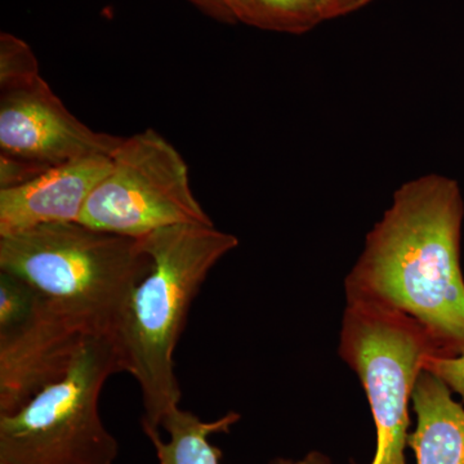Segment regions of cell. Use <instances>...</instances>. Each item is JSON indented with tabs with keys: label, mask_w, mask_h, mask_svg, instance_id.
I'll return each mask as SVG.
<instances>
[{
	"label": "cell",
	"mask_w": 464,
	"mask_h": 464,
	"mask_svg": "<svg viewBox=\"0 0 464 464\" xmlns=\"http://www.w3.org/2000/svg\"><path fill=\"white\" fill-rule=\"evenodd\" d=\"M42 301L43 295L32 284L0 271V334L26 323Z\"/></svg>",
	"instance_id": "obj_13"
},
{
	"label": "cell",
	"mask_w": 464,
	"mask_h": 464,
	"mask_svg": "<svg viewBox=\"0 0 464 464\" xmlns=\"http://www.w3.org/2000/svg\"><path fill=\"white\" fill-rule=\"evenodd\" d=\"M324 21L355 14L371 5L373 0H319Z\"/></svg>",
	"instance_id": "obj_15"
},
{
	"label": "cell",
	"mask_w": 464,
	"mask_h": 464,
	"mask_svg": "<svg viewBox=\"0 0 464 464\" xmlns=\"http://www.w3.org/2000/svg\"><path fill=\"white\" fill-rule=\"evenodd\" d=\"M140 240L152 259L151 270L127 299L111 334L121 372L132 375L141 391L142 429L151 440L160 436L163 420L181 401L174 351L192 302L239 239L215 225L185 224Z\"/></svg>",
	"instance_id": "obj_2"
},
{
	"label": "cell",
	"mask_w": 464,
	"mask_h": 464,
	"mask_svg": "<svg viewBox=\"0 0 464 464\" xmlns=\"http://www.w3.org/2000/svg\"><path fill=\"white\" fill-rule=\"evenodd\" d=\"M110 168L111 157L93 155L48 168L21 185L0 188V237L35 226L79 221Z\"/></svg>",
	"instance_id": "obj_9"
},
{
	"label": "cell",
	"mask_w": 464,
	"mask_h": 464,
	"mask_svg": "<svg viewBox=\"0 0 464 464\" xmlns=\"http://www.w3.org/2000/svg\"><path fill=\"white\" fill-rule=\"evenodd\" d=\"M338 353L359 377L371 405L377 435L371 464H406L409 404L424 360L438 355L429 335L404 314L346 298Z\"/></svg>",
	"instance_id": "obj_5"
},
{
	"label": "cell",
	"mask_w": 464,
	"mask_h": 464,
	"mask_svg": "<svg viewBox=\"0 0 464 464\" xmlns=\"http://www.w3.org/2000/svg\"><path fill=\"white\" fill-rule=\"evenodd\" d=\"M235 23L302 35L323 23L319 0H224Z\"/></svg>",
	"instance_id": "obj_12"
},
{
	"label": "cell",
	"mask_w": 464,
	"mask_h": 464,
	"mask_svg": "<svg viewBox=\"0 0 464 464\" xmlns=\"http://www.w3.org/2000/svg\"><path fill=\"white\" fill-rule=\"evenodd\" d=\"M79 222L134 239L174 225H215L192 192L185 159L151 128L124 137Z\"/></svg>",
	"instance_id": "obj_6"
},
{
	"label": "cell",
	"mask_w": 464,
	"mask_h": 464,
	"mask_svg": "<svg viewBox=\"0 0 464 464\" xmlns=\"http://www.w3.org/2000/svg\"><path fill=\"white\" fill-rule=\"evenodd\" d=\"M123 140L79 121L39 70L0 78V155L48 169L75 159L111 157Z\"/></svg>",
	"instance_id": "obj_7"
},
{
	"label": "cell",
	"mask_w": 464,
	"mask_h": 464,
	"mask_svg": "<svg viewBox=\"0 0 464 464\" xmlns=\"http://www.w3.org/2000/svg\"><path fill=\"white\" fill-rule=\"evenodd\" d=\"M121 373L111 332H92L63 371L29 401L0 415V464H114L119 444L103 424L100 398Z\"/></svg>",
	"instance_id": "obj_4"
},
{
	"label": "cell",
	"mask_w": 464,
	"mask_h": 464,
	"mask_svg": "<svg viewBox=\"0 0 464 464\" xmlns=\"http://www.w3.org/2000/svg\"><path fill=\"white\" fill-rule=\"evenodd\" d=\"M423 369L444 381L464 402V353L451 357L429 356L424 360Z\"/></svg>",
	"instance_id": "obj_14"
},
{
	"label": "cell",
	"mask_w": 464,
	"mask_h": 464,
	"mask_svg": "<svg viewBox=\"0 0 464 464\" xmlns=\"http://www.w3.org/2000/svg\"><path fill=\"white\" fill-rule=\"evenodd\" d=\"M142 241L82 222L0 237V271L16 275L91 331H110L151 270Z\"/></svg>",
	"instance_id": "obj_3"
},
{
	"label": "cell",
	"mask_w": 464,
	"mask_h": 464,
	"mask_svg": "<svg viewBox=\"0 0 464 464\" xmlns=\"http://www.w3.org/2000/svg\"><path fill=\"white\" fill-rule=\"evenodd\" d=\"M91 331L43 297L26 323L0 334V415L18 411L63 371ZM102 332V331H101Z\"/></svg>",
	"instance_id": "obj_8"
},
{
	"label": "cell",
	"mask_w": 464,
	"mask_h": 464,
	"mask_svg": "<svg viewBox=\"0 0 464 464\" xmlns=\"http://www.w3.org/2000/svg\"><path fill=\"white\" fill-rule=\"evenodd\" d=\"M239 420L240 414L230 411L219 420L206 422L179 406L161 424L168 440L157 436L150 441L157 450L159 464H219L222 451L210 442V438L230 432Z\"/></svg>",
	"instance_id": "obj_11"
},
{
	"label": "cell",
	"mask_w": 464,
	"mask_h": 464,
	"mask_svg": "<svg viewBox=\"0 0 464 464\" xmlns=\"http://www.w3.org/2000/svg\"><path fill=\"white\" fill-rule=\"evenodd\" d=\"M271 464H334L332 462L331 458L326 457L325 454L320 451H310L301 459H288V458H277Z\"/></svg>",
	"instance_id": "obj_17"
},
{
	"label": "cell",
	"mask_w": 464,
	"mask_h": 464,
	"mask_svg": "<svg viewBox=\"0 0 464 464\" xmlns=\"http://www.w3.org/2000/svg\"><path fill=\"white\" fill-rule=\"evenodd\" d=\"M417 426L408 447L417 464H464V406L431 372L422 371L413 392Z\"/></svg>",
	"instance_id": "obj_10"
},
{
	"label": "cell",
	"mask_w": 464,
	"mask_h": 464,
	"mask_svg": "<svg viewBox=\"0 0 464 464\" xmlns=\"http://www.w3.org/2000/svg\"><path fill=\"white\" fill-rule=\"evenodd\" d=\"M208 17L215 18L219 23L234 24L230 11L226 7L224 0H188Z\"/></svg>",
	"instance_id": "obj_16"
},
{
	"label": "cell",
	"mask_w": 464,
	"mask_h": 464,
	"mask_svg": "<svg viewBox=\"0 0 464 464\" xmlns=\"http://www.w3.org/2000/svg\"><path fill=\"white\" fill-rule=\"evenodd\" d=\"M459 183L430 173L400 186L369 231L344 282L346 298L404 314L429 335L436 356L464 353V276Z\"/></svg>",
	"instance_id": "obj_1"
}]
</instances>
